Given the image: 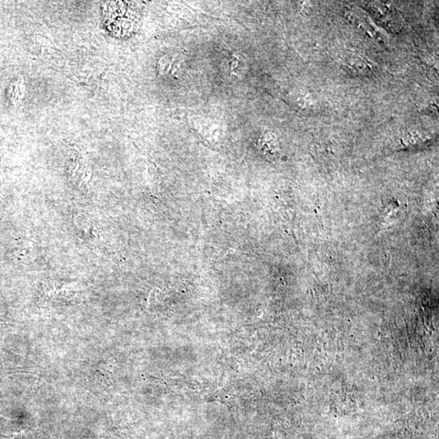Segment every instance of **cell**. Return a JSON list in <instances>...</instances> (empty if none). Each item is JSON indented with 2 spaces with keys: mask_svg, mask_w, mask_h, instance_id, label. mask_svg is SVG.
Segmentation results:
<instances>
[{
  "mask_svg": "<svg viewBox=\"0 0 439 439\" xmlns=\"http://www.w3.org/2000/svg\"><path fill=\"white\" fill-rule=\"evenodd\" d=\"M102 21L109 34L116 38L127 39L138 31L141 16L133 2H106Z\"/></svg>",
  "mask_w": 439,
  "mask_h": 439,
  "instance_id": "obj_1",
  "label": "cell"
},
{
  "mask_svg": "<svg viewBox=\"0 0 439 439\" xmlns=\"http://www.w3.org/2000/svg\"><path fill=\"white\" fill-rule=\"evenodd\" d=\"M370 10H372L373 15L375 16L377 21L386 29L395 30L401 29L403 26L402 25L403 21H402L399 13L390 4L381 2L372 3Z\"/></svg>",
  "mask_w": 439,
  "mask_h": 439,
  "instance_id": "obj_2",
  "label": "cell"
}]
</instances>
